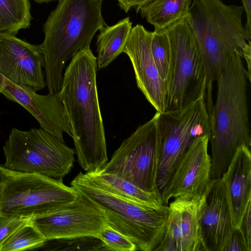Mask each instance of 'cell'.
<instances>
[{
  "instance_id": "obj_3",
  "label": "cell",
  "mask_w": 251,
  "mask_h": 251,
  "mask_svg": "<svg viewBox=\"0 0 251 251\" xmlns=\"http://www.w3.org/2000/svg\"><path fill=\"white\" fill-rule=\"evenodd\" d=\"M102 0H60L43 25L41 44L49 92L61 90L66 62L90 46L98 30L106 24L101 15Z\"/></svg>"
},
{
  "instance_id": "obj_5",
  "label": "cell",
  "mask_w": 251,
  "mask_h": 251,
  "mask_svg": "<svg viewBox=\"0 0 251 251\" xmlns=\"http://www.w3.org/2000/svg\"><path fill=\"white\" fill-rule=\"evenodd\" d=\"M71 186L104 211L107 224L127 237L136 251H154L164 234L168 205L155 208L144 206L111 193L89 172H80Z\"/></svg>"
},
{
  "instance_id": "obj_27",
  "label": "cell",
  "mask_w": 251,
  "mask_h": 251,
  "mask_svg": "<svg viewBox=\"0 0 251 251\" xmlns=\"http://www.w3.org/2000/svg\"><path fill=\"white\" fill-rule=\"evenodd\" d=\"M31 219L20 216L0 215V247L8 237Z\"/></svg>"
},
{
  "instance_id": "obj_20",
  "label": "cell",
  "mask_w": 251,
  "mask_h": 251,
  "mask_svg": "<svg viewBox=\"0 0 251 251\" xmlns=\"http://www.w3.org/2000/svg\"><path fill=\"white\" fill-rule=\"evenodd\" d=\"M132 28L128 17L113 25H106L100 30L97 40L98 69L105 68L123 53Z\"/></svg>"
},
{
  "instance_id": "obj_14",
  "label": "cell",
  "mask_w": 251,
  "mask_h": 251,
  "mask_svg": "<svg viewBox=\"0 0 251 251\" xmlns=\"http://www.w3.org/2000/svg\"><path fill=\"white\" fill-rule=\"evenodd\" d=\"M43 67L45 59L40 45L0 33V77L37 91L46 86Z\"/></svg>"
},
{
  "instance_id": "obj_6",
  "label": "cell",
  "mask_w": 251,
  "mask_h": 251,
  "mask_svg": "<svg viewBox=\"0 0 251 251\" xmlns=\"http://www.w3.org/2000/svg\"><path fill=\"white\" fill-rule=\"evenodd\" d=\"M164 30L170 47L164 111L177 110L205 98L206 72L188 16Z\"/></svg>"
},
{
  "instance_id": "obj_18",
  "label": "cell",
  "mask_w": 251,
  "mask_h": 251,
  "mask_svg": "<svg viewBox=\"0 0 251 251\" xmlns=\"http://www.w3.org/2000/svg\"><path fill=\"white\" fill-rule=\"evenodd\" d=\"M222 178L228 193L234 228H239L251 201V148L242 145L235 151Z\"/></svg>"
},
{
  "instance_id": "obj_7",
  "label": "cell",
  "mask_w": 251,
  "mask_h": 251,
  "mask_svg": "<svg viewBox=\"0 0 251 251\" xmlns=\"http://www.w3.org/2000/svg\"><path fill=\"white\" fill-rule=\"evenodd\" d=\"M0 215L28 218L52 212L78 192L62 179L9 170L0 165Z\"/></svg>"
},
{
  "instance_id": "obj_33",
  "label": "cell",
  "mask_w": 251,
  "mask_h": 251,
  "mask_svg": "<svg viewBox=\"0 0 251 251\" xmlns=\"http://www.w3.org/2000/svg\"></svg>"
},
{
  "instance_id": "obj_11",
  "label": "cell",
  "mask_w": 251,
  "mask_h": 251,
  "mask_svg": "<svg viewBox=\"0 0 251 251\" xmlns=\"http://www.w3.org/2000/svg\"><path fill=\"white\" fill-rule=\"evenodd\" d=\"M31 222L46 240L79 236L98 237L107 225L103 210L79 192L74 201L52 212L32 218Z\"/></svg>"
},
{
  "instance_id": "obj_8",
  "label": "cell",
  "mask_w": 251,
  "mask_h": 251,
  "mask_svg": "<svg viewBox=\"0 0 251 251\" xmlns=\"http://www.w3.org/2000/svg\"><path fill=\"white\" fill-rule=\"evenodd\" d=\"M3 168L62 179L71 171L75 150L41 127L28 131L12 128L3 146Z\"/></svg>"
},
{
  "instance_id": "obj_10",
  "label": "cell",
  "mask_w": 251,
  "mask_h": 251,
  "mask_svg": "<svg viewBox=\"0 0 251 251\" xmlns=\"http://www.w3.org/2000/svg\"><path fill=\"white\" fill-rule=\"evenodd\" d=\"M160 157L155 113L125 139L99 170L121 177L145 191L160 194L157 184Z\"/></svg>"
},
{
  "instance_id": "obj_15",
  "label": "cell",
  "mask_w": 251,
  "mask_h": 251,
  "mask_svg": "<svg viewBox=\"0 0 251 251\" xmlns=\"http://www.w3.org/2000/svg\"><path fill=\"white\" fill-rule=\"evenodd\" d=\"M33 88L17 85L0 77V94L26 109L38 122L41 128L65 142L63 133L72 138L66 108L59 93L39 95Z\"/></svg>"
},
{
  "instance_id": "obj_19",
  "label": "cell",
  "mask_w": 251,
  "mask_h": 251,
  "mask_svg": "<svg viewBox=\"0 0 251 251\" xmlns=\"http://www.w3.org/2000/svg\"><path fill=\"white\" fill-rule=\"evenodd\" d=\"M192 0H149L136 10L154 26V30L162 31L188 15Z\"/></svg>"
},
{
  "instance_id": "obj_1",
  "label": "cell",
  "mask_w": 251,
  "mask_h": 251,
  "mask_svg": "<svg viewBox=\"0 0 251 251\" xmlns=\"http://www.w3.org/2000/svg\"><path fill=\"white\" fill-rule=\"evenodd\" d=\"M97 69L90 46L80 50L66 68L59 92L69 116L77 161L86 172L100 169L108 162Z\"/></svg>"
},
{
  "instance_id": "obj_22",
  "label": "cell",
  "mask_w": 251,
  "mask_h": 251,
  "mask_svg": "<svg viewBox=\"0 0 251 251\" xmlns=\"http://www.w3.org/2000/svg\"><path fill=\"white\" fill-rule=\"evenodd\" d=\"M29 0H0V33L16 35L28 28L32 16Z\"/></svg>"
},
{
  "instance_id": "obj_23",
  "label": "cell",
  "mask_w": 251,
  "mask_h": 251,
  "mask_svg": "<svg viewBox=\"0 0 251 251\" xmlns=\"http://www.w3.org/2000/svg\"><path fill=\"white\" fill-rule=\"evenodd\" d=\"M54 251H109V248L99 238L79 236L46 240L40 248Z\"/></svg>"
},
{
  "instance_id": "obj_28",
  "label": "cell",
  "mask_w": 251,
  "mask_h": 251,
  "mask_svg": "<svg viewBox=\"0 0 251 251\" xmlns=\"http://www.w3.org/2000/svg\"><path fill=\"white\" fill-rule=\"evenodd\" d=\"M224 251H249L244 238L239 228H235Z\"/></svg>"
},
{
  "instance_id": "obj_9",
  "label": "cell",
  "mask_w": 251,
  "mask_h": 251,
  "mask_svg": "<svg viewBox=\"0 0 251 251\" xmlns=\"http://www.w3.org/2000/svg\"><path fill=\"white\" fill-rule=\"evenodd\" d=\"M156 129L160 157L157 184L160 194L182 155L197 138L210 135L205 98L182 109L157 111Z\"/></svg>"
},
{
  "instance_id": "obj_12",
  "label": "cell",
  "mask_w": 251,
  "mask_h": 251,
  "mask_svg": "<svg viewBox=\"0 0 251 251\" xmlns=\"http://www.w3.org/2000/svg\"><path fill=\"white\" fill-rule=\"evenodd\" d=\"M205 198V191L178 197L170 203L164 234L154 251H205L200 226Z\"/></svg>"
},
{
  "instance_id": "obj_32",
  "label": "cell",
  "mask_w": 251,
  "mask_h": 251,
  "mask_svg": "<svg viewBox=\"0 0 251 251\" xmlns=\"http://www.w3.org/2000/svg\"><path fill=\"white\" fill-rule=\"evenodd\" d=\"M37 3L48 2L52 0H32Z\"/></svg>"
},
{
  "instance_id": "obj_21",
  "label": "cell",
  "mask_w": 251,
  "mask_h": 251,
  "mask_svg": "<svg viewBox=\"0 0 251 251\" xmlns=\"http://www.w3.org/2000/svg\"><path fill=\"white\" fill-rule=\"evenodd\" d=\"M89 172L103 187L119 197L147 207L158 208L164 205L160 194L145 191L121 177L99 170Z\"/></svg>"
},
{
  "instance_id": "obj_31",
  "label": "cell",
  "mask_w": 251,
  "mask_h": 251,
  "mask_svg": "<svg viewBox=\"0 0 251 251\" xmlns=\"http://www.w3.org/2000/svg\"><path fill=\"white\" fill-rule=\"evenodd\" d=\"M118 4L125 12H127L132 7L138 8L149 0H117Z\"/></svg>"
},
{
  "instance_id": "obj_29",
  "label": "cell",
  "mask_w": 251,
  "mask_h": 251,
  "mask_svg": "<svg viewBox=\"0 0 251 251\" xmlns=\"http://www.w3.org/2000/svg\"><path fill=\"white\" fill-rule=\"evenodd\" d=\"M249 251H251V201L248 203L239 228Z\"/></svg>"
},
{
  "instance_id": "obj_30",
  "label": "cell",
  "mask_w": 251,
  "mask_h": 251,
  "mask_svg": "<svg viewBox=\"0 0 251 251\" xmlns=\"http://www.w3.org/2000/svg\"><path fill=\"white\" fill-rule=\"evenodd\" d=\"M242 1L246 13V23L244 28L247 41H249L251 38V0H242Z\"/></svg>"
},
{
  "instance_id": "obj_16",
  "label": "cell",
  "mask_w": 251,
  "mask_h": 251,
  "mask_svg": "<svg viewBox=\"0 0 251 251\" xmlns=\"http://www.w3.org/2000/svg\"><path fill=\"white\" fill-rule=\"evenodd\" d=\"M152 32L140 25L132 28L123 52L129 57L138 88L156 109L165 110L166 84L161 80L151 50Z\"/></svg>"
},
{
  "instance_id": "obj_25",
  "label": "cell",
  "mask_w": 251,
  "mask_h": 251,
  "mask_svg": "<svg viewBox=\"0 0 251 251\" xmlns=\"http://www.w3.org/2000/svg\"><path fill=\"white\" fill-rule=\"evenodd\" d=\"M151 50L160 77L166 84L169 72L170 47L164 30L152 32Z\"/></svg>"
},
{
  "instance_id": "obj_2",
  "label": "cell",
  "mask_w": 251,
  "mask_h": 251,
  "mask_svg": "<svg viewBox=\"0 0 251 251\" xmlns=\"http://www.w3.org/2000/svg\"><path fill=\"white\" fill-rule=\"evenodd\" d=\"M247 79L240 53L228 55L216 79L217 99L209 115L211 179L222 176L239 147L251 148Z\"/></svg>"
},
{
  "instance_id": "obj_24",
  "label": "cell",
  "mask_w": 251,
  "mask_h": 251,
  "mask_svg": "<svg viewBox=\"0 0 251 251\" xmlns=\"http://www.w3.org/2000/svg\"><path fill=\"white\" fill-rule=\"evenodd\" d=\"M46 239L31 220L8 237L1 245L0 251H20L39 249Z\"/></svg>"
},
{
  "instance_id": "obj_17",
  "label": "cell",
  "mask_w": 251,
  "mask_h": 251,
  "mask_svg": "<svg viewBox=\"0 0 251 251\" xmlns=\"http://www.w3.org/2000/svg\"><path fill=\"white\" fill-rule=\"evenodd\" d=\"M205 251H224L234 229L229 197L222 178L211 179L205 191L200 219Z\"/></svg>"
},
{
  "instance_id": "obj_13",
  "label": "cell",
  "mask_w": 251,
  "mask_h": 251,
  "mask_svg": "<svg viewBox=\"0 0 251 251\" xmlns=\"http://www.w3.org/2000/svg\"><path fill=\"white\" fill-rule=\"evenodd\" d=\"M208 135L195 139L176 165L161 193L164 205L172 198L204 193L211 180V158Z\"/></svg>"
},
{
  "instance_id": "obj_26",
  "label": "cell",
  "mask_w": 251,
  "mask_h": 251,
  "mask_svg": "<svg viewBox=\"0 0 251 251\" xmlns=\"http://www.w3.org/2000/svg\"><path fill=\"white\" fill-rule=\"evenodd\" d=\"M109 248L110 251H135L136 247L127 237L106 225L98 237Z\"/></svg>"
},
{
  "instance_id": "obj_4",
  "label": "cell",
  "mask_w": 251,
  "mask_h": 251,
  "mask_svg": "<svg viewBox=\"0 0 251 251\" xmlns=\"http://www.w3.org/2000/svg\"><path fill=\"white\" fill-rule=\"evenodd\" d=\"M243 6L227 5L222 0H193L188 15L207 75L205 98L210 114L213 107V83L226 57L247 47L242 16Z\"/></svg>"
}]
</instances>
